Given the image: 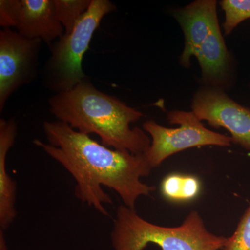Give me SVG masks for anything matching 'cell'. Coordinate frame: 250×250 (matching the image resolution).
I'll return each instance as SVG.
<instances>
[{
    "instance_id": "obj_1",
    "label": "cell",
    "mask_w": 250,
    "mask_h": 250,
    "mask_svg": "<svg viewBox=\"0 0 250 250\" xmlns=\"http://www.w3.org/2000/svg\"><path fill=\"white\" fill-rule=\"evenodd\" d=\"M43 129L49 143L39 139L33 143L70 172L76 182L77 198L102 215H109L104 205L112 204L103 187L115 190L132 210L139 197L156 190L141 181L152 169L144 154L106 147L63 122L46 121Z\"/></svg>"
},
{
    "instance_id": "obj_2",
    "label": "cell",
    "mask_w": 250,
    "mask_h": 250,
    "mask_svg": "<svg viewBox=\"0 0 250 250\" xmlns=\"http://www.w3.org/2000/svg\"><path fill=\"white\" fill-rule=\"evenodd\" d=\"M49 103L59 121L82 134L98 135L106 147L143 154L150 146L152 141L144 130L130 128L143 113L97 89L88 81L56 94Z\"/></svg>"
},
{
    "instance_id": "obj_3",
    "label": "cell",
    "mask_w": 250,
    "mask_h": 250,
    "mask_svg": "<svg viewBox=\"0 0 250 250\" xmlns=\"http://www.w3.org/2000/svg\"><path fill=\"white\" fill-rule=\"evenodd\" d=\"M111 236L115 250H143L150 243L161 250H220L228 239L208 231L196 210L179 226L167 228L149 223L125 205L117 209Z\"/></svg>"
},
{
    "instance_id": "obj_4",
    "label": "cell",
    "mask_w": 250,
    "mask_h": 250,
    "mask_svg": "<svg viewBox=\"0 0 250 250\" xmlns=\"http://www.w3.org/2000/svg\"><path fill=\"white\" fill-rule=\"evenodd\" d=\"M115 9L116 6L108 0H91L89 8L71 32L64 34L52 45V55L45 67L48 88L57 94L62 93L85 80L83 56L102 20Z\"/></svg>"
},
{
    "instance_id": "obj_5",
    "label": "cell",
    "mask_w": 250,
    "mask_h": 250,
    "mask_svg": "<svg viewBox=\"0 0 250 250\" xmlns=\"http://www.w3.org/2000/svg\"><path fill=\"white\" fill-rule=\"evenodd\" d=\"M167 119L170 124L179 125V127L170 129L154 121L143 125V130L152 139L150 146L143 154L152 168L184 149L207 146L229 147L232 143L230 136L206 128L192 111L174 110L167 113Z\"/></svg>"
},
{
    "instance_id": "obj_6",
    "label": "cell",
    "mask_w": 250,
    "mask_h": 250,
    "mask_svg": "<svg viewBox=\"0 0 250 250\" xmlns=\"http://www.w3.org/2000/svg\"><path fill=\"white\" fill-rule=\"evenodd\" d=\"M41 41L29 39L18 31H0V110L19 87L35 76Z\"/></svg>"
},
{
    "instance_id": "obj_7",
    "label": "cell",
    "mask_w": 250,
    "mask_h": 250,
    "mask_svg": "<svg viewBox=\"0 0 250 250\" xmlns=\"http://www.w3.org/2000/svg\"><path fill=\"white\" fill-rule=\"evenodd\" d=\"M192 111L200 121L231 134L232 143L250 151V108L229 98L224 90L207 86L194 95Z\"/></svg>"
},
{
    "instance_id": "obj_8",
    "label": "cell",
    "mask_w": 250,
    "mask_h": 250,
    "mask_svg": "<svg viewBox=\"0 0 250 250\" xmlns=\"http://www.w3.org/2000/svg\"><path fill=\"white\" fill-rule=\"evenodd\" d=\"M173 16L184 32L185 43L179 62L188 68L194 52L209 35L212 27L218 22L217 1L197 0L190 4L175 10Z\"/></svg>"
},
{
    "instance_id": "obj_9",
    "label": "cell",
    "mask_w": 250,
    "mask_h": 250,
    "mask_svg": "<svg viewBox=\"0 0 250 250\" xmlns=\"http://www.w3.org/2000/svg\"><path fill=\"white\" fill-rule=\"evenodd\" d=\"M16 28L21 36L47 43L65 34L56 14L54 0H21Z\"/></svg>"
},
{
    "instance_id": "obj_10",
    "label": "cell",
    "mask_w": 250,
    "mask_h": 250,
    "mask_svg": "<svg viewBox=\"0 0 250 250\" xmlns=\"http://www.w3.org/2000/svg\"><path fill=\"white\" fill-rule=\"evenodd\" d=\"M202 70V78L208 87L224 90L228 86L231 75V57L218 22L209 35L194 52Z\"/></svg>"
},
{
    "instance_id": "obj_11",
    "label": "cell",
    "mask_w": 250,
    "mask_h": 250,
    "mask_svg": "<svg viewBox=\"0 0 250 250\" xmlns=\"http://www.w3.org/2000/svg\"><path fill=\"white\" fill-rule=\"evenodd\" d=\"M17 136L14 120L0 121V228H9L17 216L16 209V184L6 170V156Z\"/></svg>"
},
{
    "instance_id": "obj_12",
    "label": "cell",
    "mask_w": 250,
    "mask_h": 250,
    "mask_svg": "<svg viewBox=\"0 0 250 250\" xmlns=\"http://www.w3.org/2000/svg\"><path fill=\"white\" fill-rule=\"evenodd\" d=\"M202 185L196 176L179 173L166 175L160 184L161 195L167 201L188 202L196 199Z\"/></svg>"
},
{
    "instance_id": "obj_13",
    "label": "cell",
    "mask_w": 250,
    "mask_h": 250,
    "mask_svg": "<svg viewBox=\"0 0 250 250\" xmlns=\"http://www.w3.org/2000/svg\"><path fill=\"white\" fill-rule=\"evenodd\" d=\"M54 3L57 18L65 34H68L86 12L91 0H54Z\"/></svg>"
},
{
    "instance_id": "obj_14",
    "label": "cell",
    "mask_w": 250,
    "mask_h": 250,
    "mask_svg": "<svg viewBox=\"0 0 250 250\" xmlns=\"http://www.w3.org/2000/svg\"><path fill=\"white\" fill-rule=\"evenodd\" d=\"M220 5L225 11L223 27L226 36L231 34L240 23L250 18V0H223Z\"/></svg>"
},
{
    "instance_id": "obj_15",
    "label": "cell",
    "mask_w": 250,
    "mask_h": 250,
    "mask_svg": "<svg viewBox=\"0 0 250 250\" xmlns=\"http://www.w3.org/2000/svg\"><path fill=\"white\" fill-rule=\"evenodd\" d=\"M223 250H250V203L242 215L232 236L229 237Z\"/></svg>"
},
{
    "instance_id": "obj_16",
    "label": "cell",
    "mask_w": 250,
    "mask_h": 250,
    "mask_svg": "<svg viewBox=\"0 0 250 250\" xmlns=\"http://www.w3.org/2000/svg\"><path fill=\"white\" fill-rule=\"evenodd\" d=\"M21 6V0L0 1V25L4 28L16 27Z\"/></svg>"
},
{
    "instance_id": "obj_17",
    "label": "cell",
    "mask_w": 250,
    "mask_h": 250,
    "mask_svg": "<svg viewBox=\"0 0 250 250\" xmlns=\"http://www.w3.org/2000/svg\"></svg>"
}]
</instances>
